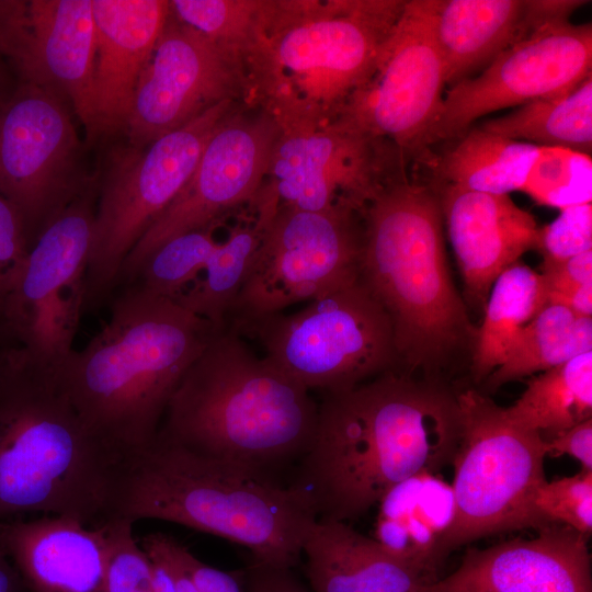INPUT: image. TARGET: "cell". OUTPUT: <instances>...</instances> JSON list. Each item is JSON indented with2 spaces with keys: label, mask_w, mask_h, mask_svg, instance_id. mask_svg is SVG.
<instances>
[{
  "label": "cell",
  "mask_w": 592,
  "mask_h": 592,
  "mask_svg": "<svg viewBox=\"0 0 592 592\" xmlns=\"http://www.w3.org/2000/svg\"><path fill=\"white\" fill-rule=\"evenodd\" d=\"M240 104L221 102L146 148L116 153L99 189L84 311L116 289L132 249L186 184L218 123Z\"/></svg>",
  "instance_id": "30bf717a"
},
{
  "label": "cell",
  "mask_w": 592,
  "mask_h": 592,
  "mask_svg": "<svg viewBox=\"0 0 592 592\" xmlns=\"http://www.w3.org/2000/svg\"><path fill=\"white\" fill-rule=\"evenodd\" d=\"M443 224L471 305L485 308L498 276L530 250L539 251L540 227L509 195L434 184Z\"/></svg>",
  "instance_id": "44dd1931"
},
{
  "label": "cell",
  "mask_w": 592,
  "mask_h": 592,
  "mask_svg": "<svg viewBox=\"0 0 592 592\" xmlns=\"http://www.w3.org/2000/svg\"><path fill=\"white\" fill-rule=\"evenodd\" d=\"M303 554L314 592H419L439 579L395 558L343 521L317 520Z\"/></svg>",
  "instance_id": "cb8c5ba5"
},
{
  "label": "cell",
  "mask_w": 592,
  "mask_h": 592,
  "mask_svg": "<svg viewBox=\"0 0 592 592\" xmlns=\"http://www.w3.org/2000/svg\"><path fill=\"white\" fill-rule=\"evenodd\" d=\"M231 330L257 339L265 357L307 389L323 394L352 389L398 362L390 320L360 276L296 312Z\"/></svg>",
  "instance_id": "9c48e42d"
},
{
  "label": "cell",
  "mask_w": 592,
  "mask_h": 592,
  "mask_svg": "<svg viewBox=\"0 0 592 592\" xmlns=\"http://www.w3.org/2000/svg\"><path fill=\"white\" fill-rule=\"evenodd\" d=\"M454 513L452 486L436 473L421 471L382 497L373 538L395 558L436 577Z\"/></svg>",
  "instance_id": "d4e9b609"
},
{
  "label": "cell",
  "mask_w": 592,
  "mask_h": 592,
  "mask_svg": "<svg viewBox=\"0 0 592 592\" xmlns=\"http://www.w3.org/2000/svg\"><path fill=\"white\" fill-rule=\"evenodd\" d=\"M538 146L470 127L434 164L436 184L509 195L521 191Z\"/></svg>",
  "instance_id": "83f0119b"
},
{
  "label": "cell",
  "mask_w": 592,
  "mask_h": 592,
  "mask_svg": "<svg viewBox=\"0 0 592 592\" xmlns=\"http://www.w3.org/2000/svg\"><path fill=\"white\" fill-rule=\"evenodd\" d=\"M280 135L277 121L260 106L240 104L227 114L186 184L125 259L116 288L130 284L147 258L170 239L214 226L252 201L264 184Z\"/></svg>",
  "instance_id": "9a60e30c"
},
{
  "label": "cell",
  "mask_w": 592,
  "mask_h": 592,
  "mask_svg": "<svg viewBox=\"0 0 592 592\" xmlns=\"http://www.w3.org/2000/svg\"><path fill=\"white\" fill-rule=\"evenodd\" d=\"M151 562V580L153 592H177L172 570L163 556L153 547L140 544Z\"/></svg>",
  "instance_id": "ee69618b"
},
{
  "label": "cell",
  "mask_w": 592,
  "mask_h": 592,
  "mask_svg": "<svg viewBox=\"0 0 592 592\" xmlns=\"http://www.w3.org/2000/svg\"><path fill=\"white\" fill-rule=\"evenodd\" d=\"M0 544L26 592H105L103 526L54 515L0 522Z\"/></svg>",
  "instance_id": "603a6c76"
},
{
  "label": "cell",
  "mask_w": 592,
  "mask_h": 592,
  "mask_svg": "<svg viewBox=\"0 0 592 592\" xmlns=\"http://www.w3.org/2000/svg\"><path fill=\"white\" fill-rule=\"evenodd\" d=\"M592 25L570 21L531 31L443 100L429 146L462 136L496 111L565 93L592 75Z\"/></svg>",
  "instance_id": "ac0fdd59"
},
{
  "label": "cell",
  "mask_w": 592,
  "mask_h": 592,
  "mask_svg": "<svg viewBox=\"0 0 592 592\" xmlns=\"http://www.w3.org/2000/svg\"><path fill=\"white\" fill-rule=\"evenodd\" d=\"M521 191L539 205L559 209L591 203V155L562 147H538Z\"/></svg>",
  "instance_id": "e575fe53"
},
{
  "label": "cell",
  "mask_w": 592,
  "mask_h": 592,
  "mask_svg": "<svg viewBox=\"0 0 592 592\" xmlns=\"http://www.w3.org/2000/svg\"><path fill=\"white\" fill-rule=\"evenodd\" d=\"M141 544L153 547L167 560L175 580L177 592H200L187 574L159 546L152 533L144 536Z\"/></svg>",
  "instance_id": "bcb514c9"
},
{
  "label": "cell",
  "mask_w": 592,
  "mask_h": 592,
  "mask_svg": "<svg viewBox=\"0 0 592 592\" xmlns=\"http://www.w3.org/2000/svg\"><path fill=\"white\" fill-rule=\"evenodd\" d=\"M545 448L547 455L571 456L581 463L583 470H592V419L545 440Z\"/></svg>",
  "instance_id": "b9f144b4"
},
{
  "label": "cell",
  "mask_w": 592,
  "mask_h": 592,
  "mask_svg": "<svg viewBox=\"0 0 592 592\" xmlns=\"http://www.w3.org/2000/svg\"><path fill=\"white\" fill-rule=\"evenodd\" d=\"M163 551L187 574L200 592H246L243 571H224L197 559L184 545L164 533H152Z\"/></svg>",
  "instance_id": "ab89813d"
},
{
  "label": "cell",
  "mask_w": 592,
  "mask_h": 592,
  "mask_svg": "<svg viewBox=\"0 0 592 592\" xmlns=\"http://www.w3.org/2000/svg\"><path fill=\"white\" fill-rule=\"evenodd\" d=\"M218 330L173 298L127 285L102 329L54 375L87 430L126 459L155 441L175 389Z\"/></svg>",
  "instance_id": "7a4b0ae2"
},
{
  "label": "cell",
  "mask_w": 592,
  "mask_h": 592,
  "mask_svg": "<svg viewBox=\"0 0 592 592\" xmlns=\"http://www.w3.org/2000/svg\"><path fill=\"white\" fill-rule=\"evenodd\" d=\"M0 345H1V343H0Z\"/></svg>",
  "instance_id": "681fc988"
},
{
  "label": "cell",
  "mask_w": 592,
  "mask_h": 592,
  "mask_svg": "<svg viewBox=\"0 0 592 592\" xmlns=\"http://www.w3.org/2000/svg\"><path fill=\"white\" fill-rule=\"evenodd\" d=\"M433 0L406 1L364 83L337 119L421 156L443 106L445 67L432 24Z\"/></svg>",
  "instance_id": "4fadbf2b"
},
{
  "label": "cell",
  "mask_w": 592,
  "mask_h": 592,
  "mask_svg": "<svg viewBox=\"0 0 592 592\" xmlns=\"http://www.w3.org/2000/svg\"><path fill=\"white\" fill-rule=\"evenodd\" d=\"M242 571L246 592H308L292 569L251 560Z\"/></svg>",
  "instance_id": "7bdbcfd3"
},
{
  "label": "cell",
  "mask_w": 592,
  "mask_h": 592,
  "mask_svg": "<svg viewBox=\"0 0 592 592\" xmlns=\"http://www.w3.org/2000/svg\"><path fill=\"white\" fill-rule=\"evenodd\" d=\"M80 157L65 98L20 82L0 107V194L20 214L30 248L92 185L80 170Z\"/></svg>",
  "instance_id": "5bb4252c"
},
{
  "label": "cell",
  "mask_w": 592,
  "mask_h": 592,
  "mask_svg": "<svg viewBox=\"0 0 592 592\" xmlns=\"http://www.w3.org/2000/svg\"><path fill=\"white\" fill-rule=\"evenodd\" d=\"M214 226L180 235L160 246L128 285L169 298L182 294L201 275L219 243L212 234Z\"/></svg>",
  "instance_id": "836d02e7"
},
{
  "label": "cell",
  "mask_w": 592,
  "mask_h": 592,
  "mask_svg": "<svg viewBox=\"0 0 592 592\" xmlns=\"http://www.w3.org/2000/svg\"><path fill=\"white\" fill-rule=\"evenodd\" d=\"M520 426L557 435L592 414V352L532 377L520 398L504 408Z\"/></svg>",
  "instance_id": "4dcf8cb0"
},
{
  "label": "cell",
  "mask_w": 592,
  "mask_h": 592,
  "mask_svg": "<svg viewBox=\"0 0 592 592\" xmlns=\"http://www.w3.org/2000/svg\"><path fill=\"white\" fill-rule=\"evenodd\" d=\"M525 10L526 0H433V32L446 84L470 78L525 37Z\"/></svg>",
  "instance_id": "484cf974"
},
{
  "label": "cell",
  "mask_w": 592,
  "mask_h": 592,
  "mask_svg": "<svg viewBox=\"0 0 592 592\" xmlns=\"http://www.w3.org/2000/svg\"><path fill=\"white\" fill-rule=\"evenodd\" d=\"M317 419L310 390L226 327L183 376L158 434L273 478L306 453Z\"/></svg>",
  "instance_id": "277c9868"
},
{
  "label": "cell",
  "mask_w": 592,
  "mask_h": 592,
  "mask_svg": "<svg viewBox=\"0 0 592 592\" xmlns=\"http://www.w3.org/2000/svg\"><path fill=\"white\" fill-rule=\"evenodd\" d=\"M402 0L272 1L251 65L253 93L281 128L334 119L371 75Z\"/></svg>",
  "instance_id": "52a82bcc"
},
{
  "label": "cell",
  "mask_w": 592,
  "mask_h": 592,
  "mask_svg": "<svg viewBox=\"0 0 592 592\" xmlns=\"http://www.w3.org/2000/svg\"><path fill=\"white\" fill-rule=\"evenodd\" d=\"M588 352H592V318L548 303L514 340L504 362L487 377L488 386L498 388Z\"/></svg>",
  "instance_id": "1f68e13d"
},
{
  "label": "cell",
  "mask_w": 592,
  "mask_h": 592,
  "mask_svg": "<svg viewBox=\"0 0 592 592\" xmlns=\"http://www.w3.org/2000/svg\"><path fill=\"white\" fill-rule=\"evenodd\" d=\"M547 304L548 289L540 272L517 261L498 276L474 338L471 367L477 380L504 362L514 340Z\"/></svg>",
  "instance_id": "f1b7e54d"
},
{
  "label": "cell",
  "mask_w": 592,
  "mask_h": 592,
  "mask_svg": "<svg viewBox=\"0 0 592 592\" xmlns=\"http://www.w3.org/2000/svg\"><path fill=\"white\" fill-rule=\"evenodd\" d=\"M0 50L21 83L61 94L95 136L92 0H0Z\"/></svg>",
  "instance_id": "d6986e66"
},
{
  "label": "cell",
  "mask_w": 592,
  "mask_h": 592,
  "mask_svg": "<svg viewBox=\"0 0 592 592\" xmlns=\"http://www.w3.org/2000/svg\"><path fill=\"white\" fill-rule=\"evenodd\" d=\"M29 250L30 244L20 214L0 194V310Z\"/></svg>",
  "instance_id": "60d3db41"
},
{
  "label": "cell",
  "mask_w": 592,
  "mask_h": 592,
  "mask_svg": "<svg viewBox=\"0 0 592 592\" xmlns=\"http://www.w3.org/2000/svg\"><path fill=\"white\" fill-rule=\"evenodd\" d=\"M170 11L179 21L251 60L264 36L272 0H173Z\"/></svg>",
  "instance_id": "d6a6232c"
},
{
  "label": "cell",
  "mask_w": 592,
  "mask_h": 592,
  "mask_svg": "<svg viewBox=\"0 0 592 592\" xmlns=\"http://www.w3.org/2000/svg\"><path fill=\"white\" fill-rule=\"evenodd\" d=\"M460 433L452 463L453 522L442 553L473 540L548 522L535 505L546 481L545 439L511 421L504 408L481 392L457 395Z\"/></svg>",
  "instance_id": "ba28073f"
},
{
  "label": "cell",
  "mask_w": 592,
  "mask_h": 592,
  "mask_svg": "<svg viewBox=\"0 0 592 592\" xmlns=\"http://www.w3.org/2000/svg\"><path fill=\"white\" fill-rule=\"evenodd\" d=\"M95 136L125 130L138 79L170 15L166 0H92Z\"/></svg>",
  "instance_id": "7402d4cb"
},
{
  "label": "cell",
  "mask_w": 592,
  "mask_h": 592,
  "mask_svg": "<svg viewBox=\"0 0 592 592\" xmlns=\"http://www.w3.org/2000/svg\"><path fill=\"white\" fill-rule=\"evenodd\" d=\"M277 206L275 195L263 185L253 198L252 217L237 225L225 241L218 243L202 275L173 299L216 329L226 328L230 309Z\"/></svg>",
  "instance_id": "4316f807"
},
{
  "label": "cell",
  "mask_w": 592,
  "mask_h": 592,
  "mask_svg": "<svg viewBox=\"0 0 592 592\" xmlns=\"http://www.w3.org/2000/svg\"><path fill=\"white\" fill-rule=\"evenodd\" d=\"M133 524L124 517L102 524L106 540L105 592H153L151 562L133 536Z\"/></svg>",
  "instance_id": "d590c367"
},
{
  "label": "cell",
  "mask_w": 592,
  "mask_h": 592,
  "mask_svg": "<svg viewBox=\"0 0 592 592\" xmlns=\"http://www.w3.org/2000/svg\"><path fill=\"white\" fill-rule=\"evenodd\" d=\"M424 590H425V588L423 590L419 591V592H424Z\"/></svg>",
  "instance_id": "c3c4849f"
},
{
  "label": "cell",
  "mask_w": 592,
  "mask_h": 592,
  "mask_svg": "<svg viewBox=\"0 0 592 592\" xmlns=\"http://www.w3.org/2000/svg\"><path fill=\"white\" fill-rule=\"evenodd\" d=\"M0 592H26L23 581L0 544Z\"/></svg>",
  "instance_id": "f6af8a7d"
},
{
  "label": "cell",
  "mask_w": 592,
  "mask_h": 592,
  "mask_svg": "<svg viewBox=\"0 0 592 592\" xmlns=\"http://www.w3.org/2000/svg\"><path fill=\"white\" fill-rule=\"evenodd\" d=\"M361 212L277 206L227 318L235 329L312 300L360 276Z\"/></svg>",
  "instance_id": "7c38bea8"
},
{
  "label": "cell",
  "mask_w": 592,
  "mask_h": 592,
  "mask_svg": "<svg viewBox=\"0 0 592 592\" xmlns=\"http://www.w3.org/2000/svg\"><path fill=\"white\" fill-rule=\"evenodd\" d=\"M405 160L388 141L339 119L281 128L265 186L280 206L308 212L348 206L362 212L377 189L403 169Z\"/></svg>",
  "instance_id": "e0dca14e"
},
{
  "label": "cell",
  "mask_w": 592,
  "mask_h": 592,
  "mask_svg": "<svg viewBox=\"0 0 592 592\" xmlns=\"http://www.w3.org/2000/svg\"><path fill=\"white\" fill-rule=\"evenodd\" d=\"M96 194L91 185L43 229L0 310V339L55 371L73 350L84 311Z\"/></svg>",
  "instance_id": "8fae6325"
},
{
  "label": "cell",
  "mask_w": 592,
  "mask_h": 592,
  "mask_svg": "<svg viewBox=\"0 0 592 592\" xmlns=\"http://www.w3.org/2000/svg\"><path fill=\"white\" fill-rule=\"evenodd\" d=\"M535 505L548 521L561 523L590 536L592 532V470L545 481Z\"/></svg>",
  "instance_id": "8d00e7d4"
},
{
  "label": "cell",
  "mask_w": 592,
  "mask_h": 592,
  "mask_svg": "<svg viewBox=\"0 0 592 592\" xmlns=\"http://www.w3.org/2000/svg\"><path fill=\"white\" fill-rule=\"evenodd\" d=\"M459 433L457 396L388 371L325 394L311 443L287 486L317 520H356L397 483L451 464Z\"/></svg>",
  "instance_id": "6da1fadb"
},
{
  "label": "cell",
  "mask_w": 592,
  "mask_h": 592,
  "mask_svg": "<svg viewBox=\"0 0 592 592\" xmlns=\"http://www.w3.org/2000/svg\"><path fill=\"white\" fill-rule=\"evenodd\" d=\"M7 62V59L0 50V107L10 99L16 89V87H12Z\"/></svg>",
  "instance_id": "7dc6e473"
},
{
  "label": "cell",
  "mask_w": 592,
  "mask_h": 592,
  "mask_svg": "<svg viewBox=\"0 0 592 592\" xmlns=\"http://www.w3.org/2000/svg\"><path fill=\"white\" fill-rule=\"evenodd\" d=\"M361 217L360 278L390 320L398 361L439 366L476 331L449 273L434 187L410 181L402 169Z\"/></svg>",
  "instance_id": "8992f818"
},
{
  "label": "cell",
  "mask_w": 592,
  "mask_h": 592,
  "mask_svg": "<svg viewBox=\"0 0 592 592\" xmlns=\"http://www.w3.org/2000/svg\"><path fill=\"white\" fill-rule=\"evenodd\" d=\"M532 538L467 550L428 592H592L588 535L551 522Z\"/></svg>",
  "instance_id": "ffe728a7"
},
{
  "label": "cell",
  "mask_w": 592,
  "mask_h": 592,
  "mask_svg": "<svg viewBox=\"0 0 592 592\" xmlns=\"http://www.w3.org/2000/svg\"><path fill=\"white\" fill-rule=\"evenodd\" d=\"M592 250V204L560 209L548 225L540 227L539 251L545 262H561Z\"/></svg>",
  "instance_id": "f35d334b"
},
{
  "label": "cell",
  "mask_w": 592,
  "mask_h": 592,
  "mask_svg": "<svg viewBox=\"0 0 592 592\" xmlns=\"http://www.w3.org/2000/svg\"><path fill=\"white\" fill-rule=\"evenodd\" d=\"M548 303L559 304L580 317L592 316V250L561 262L542 263Z\"/></svg>",
  "instance_id": "74e56055"
},
{
  "label": "cell",
  "mask_w": 592,
  "mask_h": 592,
  "mask_svg": "<svg viewBox=\"0 0 592 592\" xmlns=\"http://www.w3.org/2000/svg\"><path fill=\"white\" fill-rule=\"evenodd\" d=\"M479 127L538 147H562L591 155L592 75L561 94L537 99Z\"/></svg>",
  "instance_id": "f546056e"
},
{
  "label": "cell",
  "mask_w": 592,
  "mask_h": 592,
  "mask_svg": "<svg viewBox=\"0 0 592 592\" xmlns=\"http://www.w3.org/2000/svg\"><path fill=\"white\" fill-rule=\"evenodd\" d=\"M225 101L258 106L247 62L170 11L135 90L130 146L146 148Z\"/></svg>",
  "instance_id": "2e32d148"
},
{
  "label": "cell",
  "mask_w": 592,
  "mask_h": 592,
  "mask_svg": "<svg viewBox=\"0 0 592 592\" xmlns=\"http://www.w3.org/2000/svg\"><path fill=\"white\" fill-rule=\"evenodd\" d=\"M124 462L87 430L53 371L0 348V522L39 514L99 527L114 516Z\"/></svg>",
  "instance_id": "3957f363"
},
{
  "label": "cell",
  "mask_w": 592,
  "mask_h": 592,
  "mask_svg": "<svg viewBox=\"0 0 592 592\" xmlns=\"http://www.w3.org/2000/svg\"><path fill=\"white\" fill-rule=\"evenodd\" d=\"M175 523L294 568L317 517L274 478L190 451L159 434L124 462L114 516Z\"/></svg>",
  "instance_id": "5b68a950"
}]
</instances>
